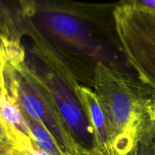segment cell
<instances>
[{
	"label": "cell",
	"instance_id": "1",
	"mask_svg": "<svg viewBox=\"0 0 155 155\" xmlns=\"http://www.w3.org/2000/svg\"><path fill=\"white\" fill-rule=\"evenodd\" d=\"M118 2L71 0H0V38L33 48L80 86L93 90L104 68L133 86H141L122 49L115 21Z\"/></svg>",
	"mask_w": 155,
	"mask_h": 155
},
{
	"label": "cell",
	"instance_id": "2",
	"mask_svg": "<svg viewBox=\"0 0 155 155\" xmlns=\"http://www.w3.org/2000/svg\"><path fill=\"white\" fill-rule=\"evenodd\" d=\"M0 48V78L20 110L45 126L67 154L85 155L46 91L26 64L23 45L1 39Z\"/></svg>",
	"mask_w": 155,
	"mask_h": 155
},
{
	"label": "cell",
	"instance_id": "3",
	"mask_svg": "<svg viewBox=\"0 0 155 155\" xmlns=\"http://www.w3.org/2000/svg\"><path fill=\"white\" fill-rule=\"evenodd\" d=\"M93 91L107 120L111 155H132L141 132L151 119L148 108L151 93L104 68L97 72Z\"/></svg>",
	"mask_w": 155,
	"mask_h": 155
},
{
	"label": "cell",
	"instance_id": "4",
	"mask_svg": "<svg viewBox=\"0 0 155 155\" xmlns=\"http://www.w3.org/2000/svg\"><path fill=\"white\" fill-rule=\"evenodd\" d=\"M24 61L46 91L80 149L85 155L96 154L95 132L79 97L80 85L35 48L24 49Z\"/></svg>",
	"mask_w": 155,
	"mask_h": 155
},
{
	"label": "cell",
	"instance_id": "5",
	"mask_svg": "<svg viewBox=\"0 0 155 155\" xmlns=\"http://www.w3.org/2000/svg\"><path fill=\"white\" fill-rule=\"evenodd\" d=\"M115 21L128 62L141 83L155 95V14L118 2Z\"/></svg>",
	"mask_w": 155,
	"mask_h": 155
},
{
	"label": "cell",
	"instance_id": "6",
	"mask_svg": "<svg viewBox=\"0 0 155 155\" xmlns=\"http://www.w3.org/2000/svg\"><path fill=\"white\" fill-rule=\"evenodd\" d=\"M78 94L94 132L98 155H111L110 134L102 106L92 89L78 86Z\"/></svg>",
	"mask_w": 155,
	"mask_h": 155
},
{
	"label": "cell",
	"instance_id": "7",
	"mask_svg": "<svg viewBox=\"0 0 155 155\" xmlns=\"http://www.w3.org/2000/svg\"><path fill=\"white\" fill-rule=\"evenodd\" d=\"M0 114L8 130L14 148L24 141L33 140L21 110L8 94L1 78Z\"/></svg>",
	"mask_w": 155,
	"mask_h": 155
},
{
	"label": "cell",
	"instance_id": "8",
	"mask_svg": "<svg viewBox=\"0 0 155 155\" xmlns=\"http://www.w3.org/2000/svg\"><path fill=\"white\" fill-rule=\"evenodd\" d=\"M35 145L48 155H68L55 138L39 121L21 110Z\"/></svg>",
	"mask_w": 155,
	"mask_h": 155
},
{
	"label": "cell",
	"instance_id": "9",
	"mask_svg": "<svg viewBox=\"0 0 155 155\" xmlns=\"http://www.w3.org/2000/svg\"><path fill=\"white\" fill-rule=\"evenodd\" d=\"M132 155H155V122L153 120L142 130Z\"/></svg>",
	"mask_w": 155,
	"mask_h": 155
},
{
	"label": "cell",
	"instance_id": "10",
	"mask_svg": "<svg viewBox=\"0 0 155 155\" xmlns=\"http://www.w3.org/2000/svg\"><path fill=\"white\" fill-rule=\"evenodd\" d=\"M119 2L137 10L155 14V0H120Z\"/></svg>",
	"mask_w": 155,
	"mask_h": 155
},
{
	"label": "cell",
	"instance_id": "11",
	"mask_svg": "<svg viewBox=\"0 0 155 155\" xmlns=\"http://www.w3.org/2000/svg\"><path fill=\"white\" fill-rule=\"evenodd\" d=\"M14 148L8 130L0 114V148L8 149Z\"/></svg>",
	"mask_w": 155,
	"mask_h": 155
},
{
	"label": "cell",
	"instance_id": "12",
	"mask_svg": "<svg viewBox=\"0 0 155 155\" xmlns=\"http://www.w3.org/2000/svg\"><path fill=\"white\" fill-rule=\"evenodd\" d=\"M0 155H23L19 150L15 148L9 149H0Z\"/></svg>",
	"mask_w": 155,
	"mask_h": 155
},
{
	"label": "cell",
	"instance_id": "13",
	"mask_svg": "<svg viewBox=\"0 0 155 155\" xmlns=\"http://www.w3.org/2000/svg\"><path fill=\"white\" fill-rule=\"evenodd\" d=\"M148 110H149L150 115H151V119L155 122V98L151 99L149 101V104L148 105Z\"/></svg>",
	"mask_w": 155,
	"mask_h": 155
},
{
	"label": "cell",
	"instance_id": "14",
	"mask_svg": "<svg viewBox=\"0 0 155 155\" xmlns=\"http://www.w3.org/2000/svg\"><path fill=\"white\" fill-rule=\"evenodd\" d=\"M90 155H98V154H90Z\"/></svg>",
	"mask_w": 155,
	"mask_h": 155
},
{
	"label": "cell",
	"instance_id": "15",
	"mask_svg": "<svg viewBox=\"0 0 155 155\" xmlns=\"http://www.w3.org/2000/svg\"><path fill=\"white\" fill-rule=\"evenodd\" d=\"M0 51H1V48H0Z\"/></svg>",
	"mask_w": 155,
	"mask_h": 155
}]
</instances>
